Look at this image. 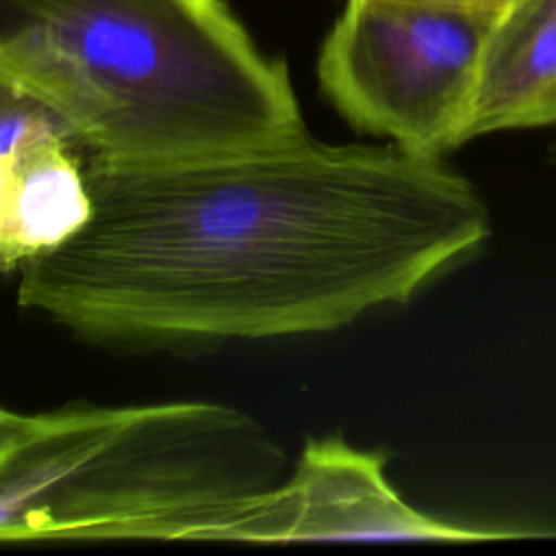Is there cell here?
Returning a JSON list of instances; mask_svg holds the SVG:
<instances>
[{"mask_svg": "<svg viewBox=\"0 0 556 556\" xmlns=\"http://www.w3.org/2000/svg\"><path fill=\"white\" fill-rule=\"evenodd\" d=\"M83 159L89 222L26 263L17 304L106 345L328 332L473 256L489 208L443 156L289 141L172 161Z\"/></svg>", "mask_w": 556, "mask_h": 556, "instance_id": "6da1fadb", "label": "cell"}, {"mask_svg": "<svg viewBox=\"0 0 556 556\" xmlns=\"http://www.w3.org/2000/svg\"><path fill=\"white\" fill-rule=\"evenodd\" d=\"M15 172H17V163L9 161V159H0V219L4 215L13 182H15Z\"/></svg>", "mask_w": 556, "mask_h": 556, "instance_id": "8fae6325", "label": "cell"}, {"mask_svg": "<svg viewBox=\"0 0 556 556\" xmlns=\"http://www.w3.org/2000/svg\"><path fill=\"white\" fill-rule=\"evenodd\" d=\"M54 141L74 146L65 119L37 93L0 74V159L20 163L33 150Z\"/></svg>", "mask_w": 556, "mask_h": 556, "instance_id": "ba28073f", "label": "cell"}, {"mask_svg": "<svg viewBox=\"0 0 556 556\" xmlns=\"http://www.w3.org/2000/svg\"><path fill=\"white\" fill-rule=\"evenodd\" d=\"M497 17L415 0H345L317 56L321 93L354 130L443 156L469 141Z\"/></svg>", "mask_w": 556, "mask_h": 556, "instance_id": "277c9868", "label": "cell"}, {"mask_svg": "<svg viewBox=\"0 0 556 556\" xmlns=\"http://www.w3.org/2000/svg\"><path fill=\"white\" fill-rule=\"evenodd\" d=\"M91 217L83 159L72 143H46L17 163L0 219V271L67 243Z\"/></svg>", "mask_w": 556, "mask_h": 556, "instance_id": "52a82bcc", "label": "cell"}, {"mask_svg": "<svg viewBox=\"0 0 556 556\" xmlns=\"http://www.w3.org/2000/svg\"><path fill=\"white\" fill-rule=\"evenodd\" d=\"M543 126H556V11L526 0L489 33L469 139Z\"/></svg>", "mask_w": 556, "mask_h": 556, "instance_id": "8992f818", "label": "cell"}, {"mask_svg": "<svg viewBox=\"0 0 556 556\" xmlns=\"http://www.w3.org/2000/svg\"><path fill=\"white\" fill-rule=\"evenodd\" d=\"M415 2H430V4H447V7H458V9H469V11H480V13H491V15H502L508 9L526 2V0H415Z\"/></svg>", "mask_w": 556, "mask_h": 556, "instance_id": "30bf717a", "label": "cell"}, {"mask_svg": "<svg viewBox=\"0 0 556 556\" xmlns=\"http://www.w3.org/2000/svg\"><path fill=\"white\" fill-rule=\"evenodd\" d=\"M30 419L33 415L15 413L0 404V454L24 434V430L30 426Z\"/></svg>", "mask_w": 556, "mask_h": 556, "instance_id": "9c48e42d", "label": "cell"}, {"mask_svg": "<svg viewBox=\"0 0 556 556\" xmlns=\"http://www.w3.org/2000/svg\"><path fill=\"white\" fill-rule=\"evenodd\" d=\"M0 74L85 159L172 161L306 135L289 70L224 0H0Z\"/></svg>", "mask_w": 556, "mask_h": 556, "instance_id": "7a4b0ae2", "label": "cell"}, {"mask_svg": "<svg viewBox=\"0 0 556 556\" xmlns=\"http://www.w3.org/2000/svg\"><path fill=\"white\" fill-rule=\"evenodd\" d=\"M384 467L382 450H361L337 434L306 439L278 484L208 513L189 541L476 543L526 534L432 517L400 495Z\"/></svg>", "mask_w": 556, "mask_h": 556, "instance_id": "5b68a950", "label": "cell"}, {"mask_svg": "<svg viewBox=\"0 0 556 556\" xmlns=\"http://www.w3.org/2000/svg\"><path fill=\"white\" fill-rule=\"evenodd\" d=\"M530 2H534V4H539V7H545V9H549V11H556V0H530Z\"/></svg>", "mask_w": 556, "mask_h": 556, "instance_id": "7c38bea8", "label": "cell"}, {"mask_svg": "<svg viewBox=\"0 0 556 556\" xmlns=\"http://www.w3.org/2000/svg\"><path fill=\"white\" fill-rule=\"evenodd\" d=\"M287 456L219 402L67 404L0 454V545L189 541L213 510L278 484Z\"/></svg>", "mask_w": 556, "mask_h": 556, "instance_id": "3957f363", "label": "cell"}]
</instances>
